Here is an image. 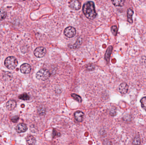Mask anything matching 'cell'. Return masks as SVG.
Instances as JSON below:
<instances>
[{"label":"cell","mask_w":146,"mask_h":145,"mask_svg":"<svg viewBox=\"0 0 146 145\" xmlns=\"http://www.w3.org/2000/svg\"><path fill=\"white\" fill-rule=\"evenodd\" d=\"M112 49L113 47L112 46H109L107 49V52H106L105 56V59L107 61H109L110 56L112 52Z\"/></svg>","instance_id":"5bb4252c"},{"label":"cell","mask_w":146,"mask_h":145,"mask_svg":"<svg viewBox=\"0 0 146 145\" xmlns=\"http://www.w3.org/2000/svg\"><path fill=\"white\" fill-rule=\"evenodd\" d=\"M20 70L22 73L25 74H28L31 71V67L28 64L25 63L20 66Z\"/></svg>","instance_id":"8992f818"},{"label":"cell","mask_w":146,"mask_h":145,"mask_svg":"<svg viewBox=\"0 0 146 145\" xmlns=\"http://www.w3.org/2000/svg\"></svg>","instance_id":"484cf974"},{"label":"cell","mask_w":146,"mask_h":145,"mask_svg":"<svg viewBox=\"0 0 146 145\" xmlns=\"http://www.w3.org/2000/svg\"><path fill=\"white\" fill-rule=\"evenodd\" d=\"M6 15L7 13L5 10H0V21L4 20L6 17Z\"/></svg>","instance_id":"d6986e66"},{"label":"cell","mask_w":146,"mask_h":145,"mask_svg":"<svg viewBox=\"0 0 146 145\" xmlns=\"http://www.w3.org/2000/svg\"><path fill=\"white\" fill-rule=\"evenodd\" d=\"M82 38H79L78 40L77 41V42H76V43L74 45L72 46V47H73L72 48L75 49V48H78L80 46L81 44L82 43Z\"/></svg>","instance_id":"7402d4cb"},{"label":"cell","mask_w":146,"mask_h":145,"mask_svg":"<svg viewBox=\"0 0 146 145\" xmlns=\"http://www.w3.org/2000/svg\"><path fill=\"white\" fill-rule=\"evenodd\" d=\"M80 3L77 0H73L69 2V6L71 9L74 10H79L81 8Z\"/></svg>","instance_id":"52a82bcc"},{"label":"cell","mask_w":146,"mask_h":145,"mask_svg":"<svg viewBox=\"0 0 146 145\" xmlns=\"http://www.w3.org/2000/svg\"><path fill=\"white\" fill-rule=\"evenodd\" d=\"M6 108L10 111H12L15 108L16 106V103L14 100H9L6 103Z\"/></svg>","instance_id":"30bf717a"},{"label":"cell","mask_w":146,"mask_h":145,"mask_svg":"<svg viewBox=\"0 0 146 145\" xmlns=\"http://www.w3.org/2000/svg\"><path fill=\"white\" fill-rule=\"evenodd\" d=\"M83 13L87 18L92 20L97 16L94 4L92 1H88L83 5Z\"/></svg>","instance_id":"6da1fadb"},{"label":"cell","mask_w":146,"mask_h":145,"mask_svg":"<svg viewBox=\"0 0 146 145\" xmlns=\"http://www.w3.org/2000/svg\"><path fill=\"white\" fill-rule=\"evenodd\" d=\"M26 141L29 145H35L36 140L34 137L32 135H29L27 137Z\"/></svg>","instance_id":"4fadbf2b"},{"label":"cell","mask_w":146,"mask_h":145,"mask_svg":"<svg viewBox=\"0 0 146 145\" xmlns=\"http://www.w3.org/2000/svg\"><path fill=\"white\" fill-rule=\"evenodd\" d=\"M125 1L122 0H115L112 1V3L115 6H124L125 3Z\"/></svg>","instance_id":"9a60e30c"},{"label":"cell","mask_w":146,"mask_h":145,"mask_svg":"<svg viewBox=\"0 0 146 145\" xmlns=\"http://www.w3.org/2000/svg\"><path fill=\"white\" fill-rule=\"evenodd\" d=\"M60 133H58L57 131L55 129H53V138H55V137H59L60 136Z\"/></svg>","instance_id":"d4e9b609"},{"label":"cell","mask_w":146,"mask_h":145,"mask_svg":"<svg viewBox=\"0 0 146 145\" xmlns=\"http://www.w3.org/2000/svg\"><path fill=\"white\" fill-rule=\"evenodd\" d=\"M140 102L141 103L142 107L146 111V97L142 98L140 101Z\"/></svg>","instance_id":"44dd1931"},{"label":"cell","mask_w":146,"mask_h":145,"mask_svg":"<svg viewBox=\"0 0 146 145\" xmlns=\"http://www.w3.org/2000/svg\"><path fill=\"white\" fill-rule=\"evenodd\" d=\"M74 117L76 120L78 122H82L83 120L84 113L81 111H78L74 113Z\"/></svg>","instance_id":"8fae6325"},{"label":"cell","mask_w":146,"mask_h":145,"mask_svg":"<svg viewBox=\"0 0 146 145\" xmlns=\"http://www.w3.org/2000/svg\"><path fill=\"white\" fill-rule=\"evenodd\" d=\"M46 53V50L43 47H38L36 48L34 51V55L37 58L43 57Z\"/></svg>","instance_id":"277c9868"},{"label":"cell","mask_w":146,"mask_h":145,"mask_svg":"<svg viewBox=\"0 0 146 145\" xmlns=\"http://www.w3.org/2000/svg\"><path fill=\"white\" fill-rule=\"evenodd\" d=\"M64 35L68 38H71L74 37L76 34V30L74 27L69 26L64 30Z\"/></svg>","instance_id":"5b68a950"},{"label":"cell","mask_w":146,"mask_h":145,"mask_svg":"<svg viewBox=\"0 0 146 145\" xmlns=\"http://www.w3.org/2000/svg\"><path fill=\"white\" fill-rule=\"evenodd\" d=\"M27 125L23 123H21L16 126L15 130L18 133H21L26 132L27 130Z\"/></svg>","instance_id":"9c48e42d"},{"label":"cell","mask_w":146,"mask_h":145,"mask_svg":"<svg viewBox=\"0 0 146 145\" xmlns=\"http://www.w3.org/2000/svg\"><path fill=\"white\" fill-rule=\"evenodd\" d=\"M19 98L24 101H27L30 99V97L29 95L27 93H24L19 96Z\"/></svg>","instance_id":"ac0fdd59"},{"label":"cell","mask_w":146,"mask_h":145,"mask_svg":"<svg viewBox=\"0 0 146 145\" xmlns=\"http://www.w3.org/2000/svg\"><path fill=\"white\" fill-rule=\"evenodd\" d=\"M71 97H73V98L74 99V100L78 101V102L81 103L82 102V98L80 96L78 95H77L76 94H72L71 95Z\"/></svg>","instance_id":"ffe728a7"},{"label":"cell","mask_w":146,"mask_h":145,"mask_svg":"<svg viewBox=\"0 0 146 145\" xmlns=\"http://www.w3.org/2000/svg\"><path fill=\"white\" fill-rule=\"evenodd\" d=\"M50 73L46 69H42L39 70L36 74V78L41 80H45L49 78Z\"/></svg>","instance_id":"3957f363"},{"label":"cell","mask_w":146,"mask_h":145,"mask_svg":"<svg viewBox=\"0 0 146 145\" xmlns=\"http://www.w3.org/2000/svg\"><path fill=\"white\" fill-rule=\"evenodd\" d=\"M134 13V11L132 8H129L127 11V16L128 22L130 23H133V15Z\"/></svg>","instance_id":"7c38bea8"},{"label":"cell","mask_w":146,"mask_h":145,"mask_svg":"<svg viewBox=\"0 0 146 145\" xmlns=\"http://www.w3.org/2000/svg\"><path fill=\"white\" fill-rule=\"evenodd\" d=\"M111 30L112 33L114 34L115 36L117 34V32H118V28L117 27V26H111Z\"/></svg>","instance_id":"603a6c76"},{"label":"cell","mask_w":146,"mask_h":145,"mask_svg":"<svg viewBox=\"0 0 146 145\" xmlns=\"http://www.w3.org/2000/svg\"><path fill=\"white\" fill-rule=\"evenodd\" d=\"M37 113L40 115H43L45 114L46 110L44 107L39 106L37 108Z\"/></svg>","instance_id":"2e32d148"},{"label":"cell","mask_w":146,"mask_h":145,"mask_svg":"<svg viewBox=\"0 0 146 145\" xmlns=\"http://www.w3.org/2000/svg\"><path fill=\"white\" fill-rule=\"evenodd\" d=\"M128 89V85L124 82L122 83L121 84L119 85L118 88L119 92L122 94H126L127 92Z\"/></svg>","instance_id":"ba28073f"},{"label":"cell","mask_w":146,"mask_h":145,"mask_svg":"<svg viewBox=\"0 0 146 145\" xmlns=\"http://www.w3.org/2000/svg\"><path fill=\"white\" fill-rule=\"evenodd\" d=\"M19 117L18 116H14L11 118V120L13 123H16L19 121Z\"/></svg>","instance_id":"cb8c5ba5"},{"label":"cell","mask_w":146,"mask_h":145,"mask_svg":"<svg viewBox=\"0 0 146 145\" xmlns=\"http://www.w3.org/2000/svg\"><path fill=\"white\" fill-rule=\"evenodd\" d=\"M18 62L17 60L14 57L9 56L5 59L4 65L7 68L12 70L17 66Z\"/></svg>","instance_id":"7a4b0ae2"},{"label":"cell","mask_w":146,"mask_h":145,"mask_svg":"<svg viewBox=\"0 0 146 145\" xmlns=\"http://www.w3.org/2000/svg\"><path fill=\"white\" fill-rule=\"evenodd\" d=\"M141 139L139 136H136L133 140V145H140L141 144Z\"/></svg>","instance_id":"e0dca14e"}]
</instances>
